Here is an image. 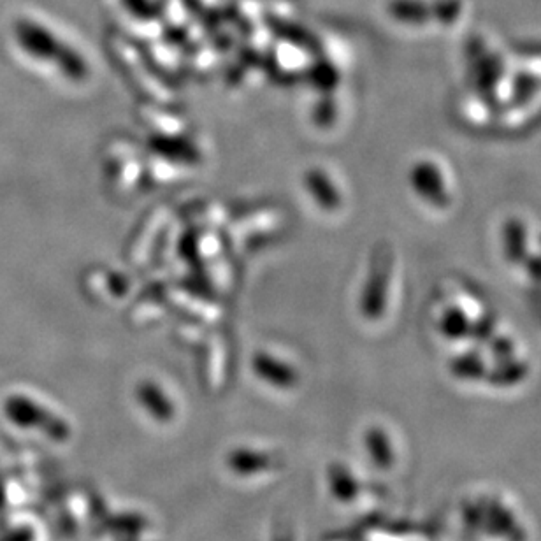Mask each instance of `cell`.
I'll return each mask as SVG.
<instances>
[{
	"label": "cell",
	"instance_id": "3",
	"mask_svg": "<svg viewBox=\"0 0 541 541\" xmlns=\"http://www.w3.org/2000/svg\"><path fill=\"white\" fill-rule=\"evenodd\" d=\"M253 369L255 373L266 380L267 383H273L276 387L289 389L296 383V371L290 368L289 364L278 361L271 355L259 354L253 359Z\"/></svg>",
	"mask_w": 541,
	"mask_h": 541
},
{
	"label": "cell",
	"instance_id": "1",
	"mask_svg": "<svg viewBox=\"0 0 541 541\" xmlns=\"http://www.w3.org/2000/svg\"><path fill=\"white\" fill-rule=\"evenodd\" d=\"M15 39L29 57L55 65L67 80L81 81L87 78L88 65L74 48L62 43L50 29L32 20L15 23Z\"/></svg>",
	"mask_w": 541,
	"mask_h": 541
},
{
	"label": "cell",
	"instance_id": "2",
	"mask_svg": "<svg viewBox=\"0 0 541 541\" xmlns=\"http://www.w3.org/2000/svg\"><path fill=\"white\" fill-rule=\"evenodd\" d=\"M6 413L9 419L16 422L18 426L37 427L43 429L46 433L58 440L65 433L62 422L51 417L50 413L44 412L39 404L34 403L27 397L15 396L6 401Z\"/></svg>",
	"mask_w": 541,
	"mask_h": 541
}]
</instances>
